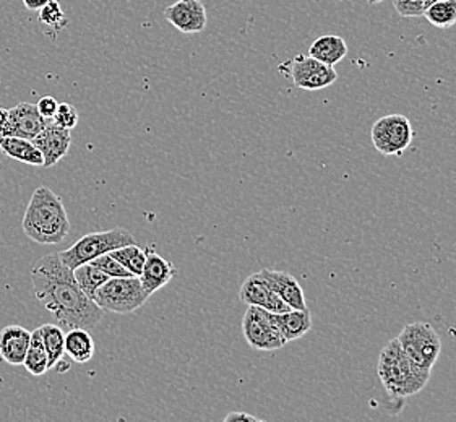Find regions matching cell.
<instances>
[{"label":"cell","mask_w":456,"mask_h":422,"mask_svg":"<svg viewBox=\"0 0 456 422\" xmlns=\"http://www.w3.org/2000/svg\"><path fill=\"white\" fill-rule=\"evenodd\" d=\"M31 283L35 297L62 329L93 330L102 319L104 311L83 293L73 270L65 265L59 254H49L31 266Z\"/></svg>","instance_id":"6da1fadb"},{"label":"cell","mask_w":456,"mask_h":422,"mask_svg":"<svg viewBox=\"0 0 456 422\" xmlns=\"http://www.w3.org/2000/svg\"><path fill=\"white\" fill-rule=\"evenodd\" d=\"M21 228L37 244H61L70 232V221L61 197L49 187H39L28 203Z\"/></svg>","instance_id":"7a4b0ae2"},{"label":"cell","mask_w":456,"mask_h":422,"mask_svg":"<svg viewBox=\"0 0 456 422\" xmlns=\"http://www.w3.org/2000/svg\"><path fill=\"white\" fill-rule=\"evenodd\" d=\"M377 374L393 400H404L419 394L430 378V370L412 362L396 338L388 341L382 349L377 362Z\"/></svg>","instance_id":"3957f363"},{"label":"cell","mask_w":456,"mask_h":422,"mask_svg":"<svg viewBox=\"0 0 456 422\" xmlns=\"http://www.w3.org/2000/svg\"><path fill=\"white\" fill-rule=\"evenodd\" d=\"M150 294L140 281V276H116L110 278L94 294L93 301L104 312L132 313L148 301Z\"/></svg>","instance_id":"277c9868"},{"label":"cell","mask_w":456,"mask_h":422,"mask_svg":"<svg viewBox=\"0 0 456 422\" xmlns=\"http://www.w3.org/2000/svg\"><path fill=\"white\" fill-rule=\"evenodd\" d=\"M134 242H135L134 236L122 228L90 232V234L78 239L72 248L59 252V257L70 270H75L77 266L92 262L102 254H108V252L124 248L128 244H134Z\"/></svg>","instance_id":"5b68a950"},{"label":"cell","mask_w":456,"mask_h":422,"mask_svg":"<svg viewBox=\"0 0 456 422\" xmlns=\"http://www.w3.org/2000/svg\"><path fill=\"white\" fill-rule=\"evenodd\" d=\"M396 340L400 341L403 351L412 362H416L419 368L432 370L442 351V340L430 323H408Z\"/></svg>","instance_id":"8992f818"},{"label":"cell","mask_w":456,"mask_h":422,"mask_svg":"<svg viewBox=\"0 0 456 422\" xmlns=\"http://www.w3.org/2000/svg\"><path fill=\"white\" fill-rule=\"evenodd\" d=\"M370 138L379 153L385 157H400L412 143L414 129L406 116L390 114L375 122Z\"/></svg>","instance_id":"52a82bcc"},{"label":"cell","mask_w":456,"mask_h":422,"mask_svg":"<svg viewBox=\"0 0 456 422\" xmlns=\"http://www.w3.org/2000/svg\"><path fill=\"white\" fill-rule=\"evenodd\" d=\"M242 333L247 345L256 351H278L288 343L273 319V313L256 305H248L242 319Z\"/></svg>","instance_id":"ba28073f"},{"label":"cell","mask_w":456,"mask_h":422,"mask_svg":"<svg viewBox=\"0 0 456 422\" xmlns=\"http://www.w3.org/2000/svg\"><path fill=\"white\" fill-rule=\"evenodd\" d=\"M291 77L297 88L319 92L337 82L338 72L335 67L323 64L312 55H296L292 61Z\"/></svg>","instance_id":"9c48e42d"},{"label":"cell","mask_w":456,"mask_h":422,"mask_svg":"<svg viewBox=\"0 0 456 422\" xmlns=\"http://www.w3.org/2000/svg\"><path fill=\"white\" fill-rule=\"evenodd\" d=\"M239 297L246 305H256L268 312L284 313L291 311V307L270 288L262 272L247 278L240 286Z\"/></svg>","instance_id":"30bf717a"},{"label":"cell","mask_w":456,"mask_h":422,"mask_svg":"<svg viewBox=\"0 0 456 422\" xmlns=\"http://www.w3.org/2000/svg\"><path fill=\"white\" fill-rule=\"evenodd\" d=\"M163 15L183 35L200 33L208 23L207 9L200 0H177L165 10Z\"/></svg>","instance_id":"8fae6325"},{"label":"cell","mask_w":456,"mask_h":422,"mask_svg":"<svg viewBox=\"0 0 456 422\" xmlns=\"http://www.w3.org/2000/svg\"><path fill=\"white\" fill-rule=\"evenodd\" d=\"M45 158L43 167H53L69 153L72 145V132L47 120L46 127L31 140Z\"/></svg>","instance_id":"7c38bea8"},{"label":"cell","mask_w":456,"mask_h":422,"mask_svg":"<svg viewBox=\"0 0 456 422\" xmlns=\"http://www.w3.org/2000/svg\"><path fill=\"white\" fill-rule=\"evenodd\" d=\"M47 119H45L35 104L20 102L19 106L9 110V120L0 129L2 135L10 137H21L33 140L41 130L46 127Z\"/></svg>","instance_id":"4fadbf2b"},{"label":"cell","mask_w":456,"mask_h":422,"mask_svg":"<svg viewBox=\"0 0 456 422\" xmlns=\"http://www.w3.org/2000/svg\"><path fill=\"white\" fill-rule=\"evenodd\" d=\"M31 341V331L21 325H9L0 330V358L10 366H21Z\"/></svg>","instance_id":"5bb4252c"},{"label":"cell","mask_w":456,"mask_h":422,"mask_svg":"<svg viewBox=\"0 0 456 422\" xmlns=\"http://www.w3.org/2000/svg\"><path fill=\"white\" fill-rule=\"evenodd\" d=\"M177 275V268L169 260L161 257L155 250L146 248V262L140 281L150 296L167 285L174 276Z\"/></svg>","instance_id":"9a60e30c"},{"label":"cell","mask_w":456,"mask_h":422,"mask_svg":"<svg viewBox=\"0 0 456 422\" xmlns=\"http://www.w3.org/2000/svg\"><path fill=\"white\" fill-rule=\"evenodd\" d=\"M262 275L265 276V280L268 281V285L274 293L278 294L291 309H297V311L309 309L305 303L304 289L294 276L286 272H278V270H270V268H264Z\"/></svg>","instance_id":"2e32d148"},{"label":"cell","mask_w":456,"mask_h":422,"mask_svg":"<svg viewBox=\"0 0 456 422\" xmlns=\"http://www.w3.org/2000/svg\"><path fill=\"white\" fill-rule=\"evenodd\" d=\"M0 151L5 157L17 159V161L25 163V165L41 166V167L45 165V158L41 155V151L28 138L2 135L0 137Z\"/></svg>","instance_id":"e0dca14e"},{"label":"cell","mask_w":456,"mask_h":422,"mask_svg":"<svg viewBox=\"0 0 456 422\" xmlns=\"http://www.w3.org/2000/svg\"><path fill=\"white\" fill-rule=\"evenodd\" d=\"M273 319L286 343L299 340L312 329V313L309 309H291L288 312L273 313Z\"/></svg>","instance_id":"ac0fdd59"},{"label":"cell","mask_w":456,"mask_h":422,"mask_svg":"<svg viewBox=\"0 0 456 422\" xmlns=\"http://www.w3.org/2000/svg\"><path fill=\"white\" fill-rule=\"evenodd\" d=\"M309 55L323 64L335 67L347 55L346 41L338 35H323L312 43Z\"/></svg>","instance_id":"d6986e66"},{"label":"cell","mask_w":456,"mask_h":422,"mask_svg":"<svg viewBox=\"0 0 456 422\" xmlns=\"http://www.w3.org/2000/svg\"><path fill=\"white\" fill-rule=\"evenodd\" d=\"M94 348V340L86 329H70L65 335V353L77 364L90 362Z\"/></svg>","instance_id":"ffe728a7"},{"label":"cell","mask_w":456,"mask_h":422,"mask_svg":"<svg viewBox=\"0 0 456 422\" xmlns=\"http://www.w3.org/2000/svg\"><path fill=\"white\" fill-rule=\"evenodd\" d=\"M23 366L31 376H45L49 370V358H47L46 348L41 340L39 329L31 331V341L28 346L27 356L23 361Z\"/></svg>","instance_id":"44dd1931"},{"label":"cell","mask_w":456,"mask_h":422,"mask_svg":"<svg viewBox=\"0 0 456 422\" xmlns=\"http://www.w3.org/2000/svg\"><path fill=\"white\" fill-rule=\"evenodd\" d=\"M37 21H39V25L43 28L45 35L47 37H51L53 41H55L57 35L69 25V19H67L64 10L61 7V4L55 2V0L47 2L45 7L39 9Z\"/></svg>","instance_id":"7402d4cb"},{"label":"cell","mask_w":456,"mask_h":422,"mask_svg":"<svg viewBox=\"0 0 456 422\" xmlns=\"http://www.w3.org/2000/svg\"><path fill=\"white\" fill-rule=\"evenodd\" d=\"M41 340L46 348L47 358H49V369L54 368L55 364L62 359L65 353V333L61 325H51L46 323L39 327Z\"/></svg>","instance_id":"603a6c76"},{"label":"cell","mask_w":456,"mask_h":422,"mask_svg":"<svg viewBox=\"0 0 456 422\" xmlns=\"http://www.w3.org/2000/svg\"><path fill=\"white\" fill-rule=\"evenodd\" d=\"M73 276H75L77 283L80 286V289H82L83 293L86 294L90 299L94 297L96 291L110 278V276L106 275L101 268L93 265L92 262H86V264H83V265L77 266V268L73 270Z\"/></svg>","instance_id":"cb8c5ba5"},{"label":"cell","mask_w":456,"mask_h":422,"mask_svg":"<svg viewBox=\"0 0 456 422\" xmlns=\"http://www.w3.org/2000/svg\"><path fill=\"white\" fill-rule=\"evenodd\" d=\"M424 17L429 20L430 25L440 28V29L455 27L456 0H438V2L430 4L424 12Z\"/></svg>","instance_id":"d4e9b609"},{"label":"cell","mask_w":456,"mask_h":422,"mask_svg":"<svg viewBox=\"0 0 456 422\" xmlns=\"http://www.w3.org/2000/svg\"><path fill=\"white\" fill-rule=\"evenodd\" d=\"M110 254L116 260H119L120 264L126 266L132 275H142L146 262V250L138 248L135 242L124 246V248H116Z\"/></svg>","instance_id":"484cf974"},{"label":"cell","mask_w":456,"mask_h":422,"mask_svg":"<svg viewBox=\"0 0 456 422\" xmlns=\"http://www.w3.org/2000/svg\"><path fill=\"white\" fill-rule=\"evenodd\" d=\"M396 13L403 19H419L428 9L426 0H392Z\"/></svg>","instance_id":"4316f807"},{"label":"cell","mask_w":456,"mask_h":422,"mask_svg":"<svg viewBox=\"0 0 456 422\" xmlns=\"http://www.w3.org/2000/svg\"><path fill=\"white\" fill-rule=\"evenodd\" d=\"M78 119H80V116H78V110L75 106L69 104V102H59V108L55 110L54 118L51 120L55 122L57 126L64 127V129L72 130L77 127Z\"/></svg>","instance_id":"83f0119b"},{"label":"cell","mask_w":456,"mask_h":422,"mask_svg":"<svg viewBox=\"0 0 456 422\" xmlns=\"http://www.w3.org/2000/svg\"><path fill=\"white\" fill-rule=\"evenodd\" d=\"M92 264L101 268V270H102L106 275L110 276V278H116V276H132V273L128 272L127 268L122 265L119 260H116V258L112 257L110 252L94 258V260H92Z\"/></svg>","instance_id":"f1b7e54d"},{"label":"cell","mask_w":456,"mask_h":422,"mask_svg":"<svg viewBox=\"0 0 456 422\" xmlns=\"http://www.w3.org/2000/svg\"><path fill=\"white\" fill-rule=\"evenodd\" d=\"M39 114L45 119L51 120L54 118L55 110L59 108V101L55 100L54 96H43L37 104Z\"/></svg>","instance_id":"f546056e"},{"label":"cell","mask_w":456,"mask_h":422,"mask_svg":"<svg viewBox=\"0 0 456 422\" xmlns=\"http://www.w3.org/2000/svg\"><path fill=\"white\" fill-rule=\"evenodd\" d=\"M224 422H262V419H258L256 416H252V414L234 411V413H229L224 418Z\"/></svg>","instance_id":"4dcf8cb0"},{"label":"cell","mask_w":456,"mask_h":422,"mask_svg":"<svg viewBox=\"0 0 456 422\" xmlns=\"http://www.w3.org/2000/svg\"><path fill=\"white\" fill-rule=\"evenodd\" d=\"M23 4H25V7L28 10H39L41 7H45L47 2H51V0H21Z\"/></svg>","instance_id":"1f68e13d"},{"label":"cell","mask_w":456,"mask_h":422,"mask_svg":"<svg viewBox=\"0 0 456 422\" xmlns=\"http://www.w3.org/2000/svg\"><path fill=\"white\" fill-rule=\"evenodd\" d=\"M7 120H9V110L0 108V129L7 124Z\"/></svg>","instance_id":"d6a6232c"},{"label":"cell","mask_w":456,"mask_h":422,"mask_svg":"<svg viewBox=\"0 0 456 422\" xmlns=\"http://www.w3.org/2000/svg\"><path fill=\"white\" fill-rule=\"evenodd\" d=\"M369 5H377V4H382L385 0H365Z\"/></svg>","instance_id":"836d02e7"},{"label":"cell","mask_w":456,"mask_h":422,"mask_svg":"<svg viewBox=\"0 0 456 422\" xmlns=\"http://www.w3.org/2000/svg\"><path fill=\"white\" fill-rule=\"evenodd\" d=\"M428 2V7H429L430 4H434V2H438V0H426Z\"/></svg>","instance_id":"e575fe53"}]
</instances>
